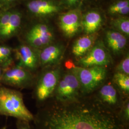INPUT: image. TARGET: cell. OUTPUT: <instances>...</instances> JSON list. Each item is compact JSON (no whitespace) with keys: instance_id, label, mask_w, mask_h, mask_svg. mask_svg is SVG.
Segmentation results:
<instances>
[{"instance_id":"cell-1","label":"cell","mask_w":129,"mask_h":129,"mask_svg":"<svg viewBox=\"0 0 129 129\" xmlns=\"http://www.w3.org/2000/svg\"><path fill=\"white\" fill-rule=\"evenodd\" d=\"M58 102L38 116V129H123L120 118L102 102Z\"/></svg>"},{"instance_id":"cell-2","label":"cell","mask_w":129,"mask_h":129,"mask_svg":"<svg viewBox=\"0 0 129 129\" xmlns=\"http://www.w3.org/2000/svg\"><path fill=\"white\" fill-rule=\"evenodd\" d=\"M0 115L12 117L26 122L34 119L24 104L22 94L4 87H0Z\"/></svg>"},{"instance_id":"cell-3","label":"cell","mask_w":129,"mask_h":129,"mask_svg":"<svg viewBox=\"0 0 129 129\" xmlns=\"http://www.w3.org/2000/svg\"><path fill=\"white\" fill-rule=\"evenodd\" d=\"M71 71L78 78L80 90L86 93L96 89L103 83L107 76V69L105 67L102 66L87 68L74 66Z\"/></svg>"},{"instance_id":"cell-4","label":"cell","mask_w":129,"mask_h":129,"mask_svg":"<svg viewBox=\"0 0 129 129\" xmlns=\"http://www.w3.org/2000/svg\"><path fill=\"white\" fill-rule=\"evenodd\" d=\"M80 90L78 80L70 71L60 78L55 90V97L58 102H70L78 99Z\"/></svg>"},{"instance_id":"cell-5","label":"cell","mask_w":129,"mask_h":129,"mask_svg":"<svg viewBox=\"0 0 129 129\" xmlns=\"http://www.w3.org/2000/svg\"><path fill=\"white\" fill-rule=\"evenodd\" d=\"M111 58L109 52L102 42H98L87 54L79 58L78 64L80 67L85 68L105 67L111 64Z\"/></svg>"},{"instance_id":"cell-6","label":"cell","mask_w":129,"mask_h":129,"mask_svg":"<svg viewBox=\"0 0 129 129\" xmlns=\"http://www.w3.org/2000/svg\"><path fill=\"white\" fill-rule=\"evenodd\" d=\"M54 39L53 30L45 23H37L34 25L26 35L28 44L35 49H42L50 45Z\"/></svg>"},{"instance_id":"cell-7","label":"cell","mask_w":129,"mask_h":129,"mask_svg":"<svg viewBox=\"0 0 129 129\" xmlns=\"http://www.w3.org/2000/svg\"><path fill=\"white\" fill-rule=\"evenodd\" d=\"M59 69H53L45 72L37 83L36 96L39 101L46 100L55 90L60 79Z\"/></svg>"},{"instance_id":"cell-8","label":"cell","mask_w":129,"mask_h":129,"mask_svg":"<svg viewBox=\"0 0 129 129\" xmlns=\"http://www.w3.org/2000/svg\"><path fill=\"white\" fill-rule=\"evenodd\" d=\"M32 79L29 71L18 66L3 72L0 83L11 87L21 88L27 85Z\"/></svg>"},{"instance_id":"cell-9","label":"cell","mask_w":129,"mask_h":129,"mask_svg":"<svg viewBox=\"0 0 129 129\" xmlns=\"http://www.w3.org/2000/svg\"><path fill=\"white\" fill-rule=\"evenodd\" d=\"M80 12L74 9L62 14L59 18V26L66 37L72 38L78 33L81 26Z\"/></svg>"},{"instance_id":"cell-10","label":"cell","mask_w":129,"mask_h":129,"mask_svg":"<svg viewBox=\"0 0 129 129\" xmlns=\"http://www.w3.org/2000/svg\"><path fill=\"white\" fill-rule=\"evenodd\" d=\"M27 6L31 14L38 17L51 16L62 9L61 5L53 0H33L28 3Z\"/></svg>"},{"instance_id":"cell-11","label":"cell","mask_w":129,"mask_h":129,"mask_svg":"<svg viewBox=\"0 0 129 129\" xmlns=\"http://www.w3.org/2000/svg\"><path fill=\"white\" fill-rule=\"evenodd\" d=\"M30 46L22 45L17 47L15 55L18 61V66L28 70H33L37 68L39 62L38 53Z\"/></svg>"},{"instance_id":"cell-12","label":"cell","mask_w":129,"mask_h":129,"mask_svg":"<svg viewBox=\"0 0 129 129\" xmlns=\"http://www.w3.org/2000/svg\"><path fill=\"white\" fill-rule=\"evenodd\" d=\"M64 50V47L59 44L46 46L38 53L39 62L43 66L55 64L62 57Z\"/></svg>"},{"instance_id":"cell-13","label":"cell","mask_w":129,"mask_h":129,"mask_svg":"<svg viewBox=\"0 0 129 129\" xmlns=\"http://www.w3.org/2000/svg\"><path fill=\"white\" fill-rule=\"evenodd\" d=\"M97 37L98 35L95 33L91 34H86L78 38L74 42L72 46V52L74 56L80 58L87 54L96 43Z\"/></svg>"},{"instance_id":"cell-14","label":"cell","mask_w":129,"mask_h":129,"mask_svg":"<svg viewBox=\"0 0 129 129\" xmlns=\"http://www.w3.org/2000/svg\"><path fill=\"white\" fill-rule=\"evenodd\" d=\"M102 18L100 13L95 11L88 12L83 15L81 26L86 34L96 33L102 26Z\"/></svg>"},{"instance_id":"cell-15","label":"cell","mask_w":129,"mask_h":129,"mask_svg":"<svg viewBox=\"0 0 129 129\" xmlns=\"http://www.w3.org/2000/svg\"><path fill=\"white\" fill-rule=\"evenodd\" d=\"M106 41L109 49L115 55L123 51L127 46V40L122 34L116 30H109L106 33Z\"/></svg>"},{"instance_id":"cell-16","label":"cell","mask_w":129,"mask_h":129,"mask_svg":"<svg viewBox=\"0 0 129 129\" xmlns=\"http://www.w3.org/2000/svg\"><path fill=\"white\" fill-rule=\"evenodd\" d=\"M22 18L21 14L18 12H11L8 22L0 29V39H8L16 35L21 26Z\"/></svg>"},{"instance_id":"cell-17","label":"cell","mask_w":129,"mask_h":129,"mask_svg":"<svg viewBox=\"0 0 129 129\" xmlns=\"http://www.w3.org/2000/svg\"><path fill=\"white\" fill-rule=\"evenodd\" d=\"M102 102L110 105H114L118 102L117 91L115 88L110 84L103 86L99 92Z\"/></svg>"},{"instance_id":"cell-18","label":"cell","mask_w":129,"mask_h":129,"mask_svg":"<svg viewBox=\"0 0 129 129\" xmlns=\"http://www.w3.org/2000/svg\"><path fill=\"white\" fill-rule=\"evenodd\" d=\"M108 12L112 15H125L129 14V2L128 0H120L111 5Z\"/></svg>"},{"instance_id":"cell-19","label":"cell","mask_w":129,"mask_h":129,"mask_svg":"<svg viewBox=\"0 0 129 129\" xmlns=\"http://www.w3.org/2000/svg\"><path fill=\"white\" fill-rule=\"evenodd\" d=\"M111 25L116 31L122 34L126 37L129 36V19L127 17H120L111 21Z\"/></svg>"},{"instance_id":"cell-20","label":"cell","mask_w":129,"mask_h":129,"mask_svg":"<svg viewBox=\"0 0 129 129\" xmlns=\"http://www.w3.org/2000/svg\"><path fill=\"white\" fill-rule=\"evenodd\" d=\"M113 80L121 90L127 94L129 93V75L117 72L114 75Z\"/></svg>"},{"instance_id":"cell-21","label":"cell","mask_w":129,"mask_h":129,"mask_svg":"<svg viewBox=\"0 0 129 129\" xmlns=\"http://www.w3.org/2000/svg\"><path fill=\"white\" fill-rule=\"evenodd\" d=\"M12 50L9 46H0V64L2 66H8L12 61Z\"/></svg>"},{"instance_id":"cell-22","label":"cell","mask_w":129,"mask_h":129,"mask_svg":"<svg viewBox=\"0 0 129 129\" xmlns=\"http://www.w3.org/2000/svg\"><path fill=\"white\" fill-rule=\"evenodd\" d=\"M117 71L123 74L129 75V56L127 55L117 67Z\"/></svg>"},{"instance_id":"cell-23","label":"cell","mask_w":129,"mask_h":129,"mask_svg":"<svg viewBox=\"0 0 129 129\" xmlns=\"http://www.w3.org/2000/svg\"><path fill=\"white\" fill-rule=\"evenodd\" d=\"M11 12L8 11L0 15V29L4 27L9 20Z\"/></svg>"},{"instance_id":"cell-24","label":"cell","mask_w":129,"mask_h":129,"mask_svg":"<svg viewBox=\"0 0 129 129\" xmlns=\"http://www.w3.org/2000/svg\"><path fill=\"white\" fill-rule=\"evenodd\" d=\"M81 0H64L66 4L70 8L76 7Z\"/></svg>"},{"instance_id":"cell-25","label":"cell","mask_w":129,"mask_h":129,"mask_svg":"<svg viewBox=\"0 0 129 129\" xmlns=\"http://www.w3.org/2000/svg\"><path fill=\"white\" fill-rule=\"evenodd\" d=\"M23 121L18 120V122L17 123V129H30L26 125L23 123Z\"/></svg>"},{"instance_id":"cell-26","label":"cell","mask_w":129,"mask_h":129,"mask_svg":"<svg viewBox=\"0 0 129 129\" xmlns=\"http://www.w3.org/2000/svg\"><path fill=\"white\" fill-rule=\"evenodd\" d=\"M17 0H0V4L4 6H8L12 4Z\"/></svg>"},{"instance_id":"cell-27","label":"cell","mask_w":129,"mask_h":129,"mask_svg":"<svg viewBox=\"0 0 129 129\" xmlns=\"http://www.w3.org/2000/svg\"><path fill=\"white\" fill-rule=\"evenodd\" d=\"M124 117L126 120H128L129 119V105L128 102L125 106L124 109Z\"/></svg>"},{"instance_id":"cell-28","label":"cell","mask_w":129,"mask_h":129,"mask_svg":"<svg viewBox=\"0 0 129 129\" xmlns=\"http://www.w3.org/2000/svg\"><path fill=\"white\" fill-rule=\"evenodd\" d=\"M3 70H2V68L0 66V79H1V77H2V76L3 75Z\"/></svg>"},{"instance_id":"cell-29","label":"cell","mask_w":129,"mask_h":129,"mask_svg":"<svg viewBox=\"0 0 129 129\" xmlns=\"http://www.w3.org/2000/svg\"><path fill=\"white\" fill-rule=\"evenodd\" d=\"M1 129H6V126H5V127H3L2 128H1Z\"/></svg>"},{"instance_id":"cell-30","label":"cell","mask_w":129,"mask_h":129,"mask_svg":"<svg viewBox=\"0 0 129 129\" xmlns=\"http://www.w3.org/2000/svg\"><path fill=\"white\" fill-rule=\"evenodd\" d=\"M0 15H1V14H0Z\"/></svg>"}]
</instances>
